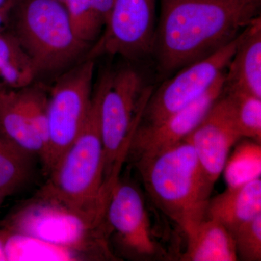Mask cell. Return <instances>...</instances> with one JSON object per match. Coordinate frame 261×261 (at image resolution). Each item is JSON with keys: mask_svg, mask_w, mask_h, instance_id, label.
<instances>
[{"mask_svg": "<svg viewBox=\"0 0 261 261\" xmlns=\"http://www.w3.org/2000/svg\"><path fill=\"white\" fill-rule=\"evenodd\" d=\"M152 92L143 87L140 75L132 68L111 73L100 108L106 185L118 179L130 139Z\"/></svg>", "mask_w": 261, "mask_h": 261, "instance_id": "6", "label": "cell"}, {"mask_svg": "<svg viewBox=\"0 0 261 261\" xmlns=\"http://www.w3.org/2000/svg\"><path fill=\"white\" fill-rule=\"evenodd\" d=\"M261 214L260 178L243 185L228 187L209 200L206 217L216 220L230 233Z\"/></svg>", "mask_w": 261, "mask_h": 261, "instance_id": "14", "label": "cell"}, {"mask_svg": "<svg viewBox=\"0 0 261 261\" xmlns=\"http://www.w3.org/2000/svg\"><path fill=\"white\" fill-rule=\"evenodd\" d=\"M34 156L0 133V191L11 195L27 182Z\"/></svg>", "mask_w": 261, "mask_h": 261, "instance_id": "20", "label": "cell"}, {"mask_svg": "<svg viewBox=\"0 0 261 261\" xmlns=\"http://www.w3.org/2000/svg\"><path fill=\"white\" fill-rule=\"evenodd\" d=\"M224 85L225 73L203 96L186 108L156 123L140 121L130 139L127 155L132 154L137 162L185 140L223 93Z\"/></svg>", "mask_w": 261, "mask_h": 261, "instance_id": "10", "label": "cell"}, {"mask_svg": "<svg viewBox=\"0 0 261 261\" xmlns=\"http://www.w3.org/2000/svg\"><path fill=\"white\" fill-rule=\"evenodd\" d=\"M240 34L212 54L184 67L157 92H152L141 122L162 121L203 96L224 75L236 50Z\"/></svg>", "mask_w": 261, "mask_h": 261, "instance_id": "8", "label": "cell"}, {"mask_svg": "<svg viewBox=\"0 0 261 261\" xmlns=\"http://www.w3.org/2000/svg\"><path fill=\"white\" fill-rule=\"evenodd\" d=\"M2 228L89 254L94 260H114L108 245V222L96 223L56 201L39 197L8 215Z\"/></svg>", "mask_w": 261, "mask_h": 261, "instance_id": "5", "label": "cell"}, {"mask_svg": "<svg viewBox=\"0 0 261 261\" xmlns=\"http://www.w3.org/2000/svg\"><path fill=\"white\" fill-rule=\"evenodd\" d=\"M93 60H84L56 81L48 99L49 149L44 168L50 173L80 135L92 105Z\"/></svg>", "mask_w": 261, "mask_h": 261, "instance_id": "7", "label": "cell"}, {"mask_svg": "<svg viewBox=\"0 0 261 261\" xmlns=\"http://www.w3.org/2000/svg\"><path fill=\"white\" fill-rule=\"evenodd\" d=\"M261 0H161L152 51L172 73L233 40L259 15Z\"/></svg>", "mask_w": 261, "mask_h": 261, "instance_id": "1", "label": "cell"}, {"mask_svg": "<svg viewBox=\"0 0 261 261\" xmlns=\"http://www.w3.org/2000/svg\"><path fill=\"white\" fill-rule=\"evenodd\" d=\"M241 138L231 99L224 92L187 137L214 185L224 171L231 147Z\"/></svg>", "mask_w": 261, "mask_h": 261, "instance_id": "11", "label": "cell"}, {"mask_svg": "<svg viewBox=\"0 0 261 261\" xmlns=\"http://www.w3.org/2000/svg\"><path fill=\"white\" fill-rule=\"evenodd\" d=\"M7 230L0 228V261H7L5 255V240H6Z\"/></svg>", "mask_w": 261, "mask_h": 261, "instance_id": "26", "label": "cell"}, {"mask_svg": "<svg viewBox=\"0 0 261 261\" xmlns=\"http://www.w3.org/2000/svg\"><path fill=\"white\" fill-rule=\"evenodd\" d=\"M111 73H105L98 82L80 135L49 173L47 184L38 195L60 202L96 223L107 221L112 191L105 182L100 123L101 102Z\"/></svg>", "mask_w": 261, "mask_h": 261, "instance_id": "2", "label": "cell"}, {"mask_svg": "<svg viewBox=\"0 0 261 261\" xmlns=\"http://www.w3.org/2000/svg\"><path fill=\"white\" fill-rule=\"evenodd\" d=\"M0 133L42 162L44 145L19 106L15 89L0 87Z\"/></svg>", "mask_w": 261, "mask_h": 261, "instance_id": "16", "label": "cell"}, {"mask_svg": "<svg viewBox=\"0 0 261 261\" xmlns=\"http://www.w3.org/2000/svg\"><path fill=\"white\" fill-rule=\"evenodd\" d=\"M15 4L8 5L3 7V8H0V30L3 29V25L9 19L10 13H11L12 10L14 8Z\"/></svg>", "mask_w": 261, "mask_h": 261, "instance_id": "25", "label": "cell"}, {"mask_svg": "<svg viewBox=\"0 0 261 261\" xmlns=\"http://www.w3.org/2000/svg\"><path fill=\"white\" fill-rule=\"evenodd\" d=\"M135 163L152 202L184 232L206 218L214 185L187 138Z\"/></svg>", "mask_w": 261, "mask_h": 261, "instance_id": "3", "label": "cell"}, {"mask_svg": "<svg viewBox=\"0 0 261 261\" xmlns=\"http://www.w3.org/2000/svg\"><path fill=\"white\" fill-rule=\"evenodd\" d=\"M223 172L228 187L238 186L260 178V143L252 140L240 144L228 156Z\"/></svg>", "mask_w": 261, "mask_h": 261, "instance_id": "21", "label": "cell"}, {"mask_svg": "<svg viewBox=\"0 0 261 261\" xmlns=\"http://www.w3.org/2000/svg\"><path fill=\"white\" fill-rule=\"evenodd\" d=\"M15 91L19 106L44 145V158L42 161L44 165L49 149L47 113L49 97L40 86L29 85Z\"/></svg>", "mask_w": 261, "mask_h": 261, "instance_id": "22", "label": "cell"}, {"mask_svg": "<svg viewBox=\"0 0 261 261\" xmlns=\"http://www.w3.org/2000/svg\"><path fill=\"white\" fill-rule=\"evenodd\" d=\"M8 195L5 194V192L0 191V205H1L2 202L4 200L5 197H7Z\"/></svg>", "mask_w": 261, "mask_h": 261, "instance_id": "28", "label": "cell"}, {"mask_svg": "<svg viewBox=\"0 0 261 261\" xmlns=\"http://www.w3.org/2000/svg\"><path fill=\"white\" fill-rule=\"evenodd\" d=\"M63 3L75 36L90 45L107 25L114 0H64Z\"/></svg>", "mask_w": 261, "mask_h": 261, "instance_id": "17", "label": "cell"}, {"mask_svg": "<svg viewBox=\"0 0 261 261\" xmlns=\"http://www.w3.org/2000/svg\"><path fill=\"white\" fill-rule=\"evenodd\" d=\"M155 8L156 0H114L104 32L85 60L103 54L136 59L152 53Z\"/></svg>", "mask_w": 261, "mask_h": 261, "instance_id": "9", "label": "cell"}, {"mask_svg": "<svg viewBox=\"0 0 261 261\" xmlns=\"http://www.w3.org/2000/svg\"><path fill=\"white\" fill-rule=\"evenodd\" d=\"M238 258L261 260V214L238 226L231 233Z\"/></svg>", "mask_w": 261, "mask_h": 261, "instance_id": "24", "label": "cell"}, {"mask_svg": "<svg viewBox=\"0 0 261 261\" xmlns=\"http://www.w3.org/2000/svg\"><path fill=\"white\" fill-rule=\"evenodd\" d=\"M225 72L224 89L261 98V19L240 34L234 54Z\"/></svg>", "mask_w": 261, "mask_h": 261, "instance_id": "13", "label": "cell"}, {"mask_svg": "<svg viewBox=\"0 0 261 261\" xmlns=\"http://www.w3.org/2000/svg\"><path fill=\"white\" fill-rule=\"evenodd\" d=\"M13 34L32 61L36 76L74 64L89 49L75 36L64 4L57 0H18Z\"/></svg>", "mask_w": 261, "mask_h": 261, "instance_id": "4", "label": "cell"}, {"mask_svg": "<svg viewBox=\"0 0 261 261\" xmlns=\"http://www.w3.org/2000/svg\"><path fill=\"white\" fill-rule=\"evenodd\" d=\"M5 255L7 261L77 260L82 258L80 252L72 249L8 230L5 240Z\"/></svg>", "mask_w": 261, "mask_h": 261, "instance_id": "19", "label": "cell"}, {"mask_svg": "<svg viewBox=\"0 0 261 261\" xmlns=\"http://www.w3.org/2000/svg\"><path fill=\"white\" fill-rule=\"evenodd\" d=\"M18 0H0V8L6 6V5L15 4Z\"/></svg>", "mask_w": 261, "mask_h": 261, "instance_id": "27", "label": "cell"}, {"mask_svg": "<svg viewBox=\"0 0 261 261\" xmlns=\"http://www.w3.org/2000/svg\"><path fill=\"white\" fill-rule=\"evenodd\" d=\"M226 94L231 99L242 137L260 143L261 98L238 91L226 90Z\"/></svg>", "mask_w": 261, "mask_h": 261, "instance_id": "23", "label": "cell"}, {"mask_svg": "<svg viewBox=\"0 0 261 261\" xmlns=\"http://www.w3.org/2000/svg\"><path fill=\"white\" fill-rule=\"evenodd\" d=\"M37 78L32 61L13 33L0 30V80L10 89L28 87Z\"/></svg>", "mask_w": 261, "mask_h": 261, "instance_id": "18", "label": "cell"}, {"mask_svg": "<svg viewBox=\"0 0 261 261\" xmlns=\"http://www.w3.org/2000/svg\"><path fill=\"white\" fill-rule=\"evenodd\" d=\"M57 1H60V2H62V3H63V2L64 1V0H57Z\"/></svg>", "mask_w": 261, "mask_h": 261, "instance_id": "29", "label": "cell"}, {"mask_svg": "<svg viewBox=\"0 0 261 261\" xmlns=\"http://www.w3.org/2000/svg\"><path fill=\"white\" fill-rule=\"evenodd\" d=\"M107 221L122 243L134 255L152 258L160 247L154 240L145 201L138 189L132 184H115L107 209Z\"/></svg>", "mask_w": 261, "mask_h": 261, "instance_id": "12", "label": "cell"}, {"mask_svg": "<svg viewBox=\"0 0 261 261\" xmlns=\"http://www.w3.org/2000/svg\"><path fill=\"white\" fill-rule=\"evenodd\" d=\"M185 233L187 247L183 260H238L232 235L216 220L206 217Z\"/></svg>", "mask_w": 261, "mask_h": 261, "instance_id": "15", "label": "cell"}]
</instances>
